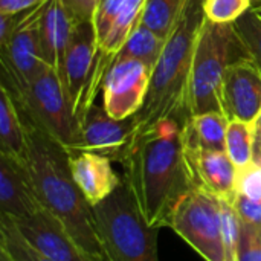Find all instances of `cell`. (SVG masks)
I'll return each instance as SVG.
<instances>
[{"label": "cell", "mask_w": 261, "mask_h": 261, "mask_svg": "<svg viewBox=\"0 0 261 261\" xmlns=\"http://www.w3.org/2000/svg\"><path fill=\"white\" fill-rule=\"evenodd\" d=\"M185 124L167 118L135 133L122 161L124 180L154 228L168 226L177 205L193 191L184 158Z\"/></svg>", "instance_id": "obj_1"}, {"label": "cell", "mask_w": 261, "mask_h": 261, "mask_svg": "<svg viewBox=\"0 0 261 261\" xmlns=\"http://www.w3.org/2000/svg\"><path fill=\"white\" fill-rule=\"evenodd\" d=\"M20 113L28 141L26 167L41 206L60 220L87 257L93 261H107L96 232L93 206L73 179L69 150L21 110Z\"/></svg>", "instance_id": "obj_2"}, {"label": "cell", "mask_w": 261, "mask_h": 261, "mask_svg": "<svg viewBox=\"0 0 261 261\" xmlns=\"http://www.w3.org/2000/svg\"><path fill=\"white\" fill-rule=\"evenodd\" d=\"M203 21V0H188L153 69L145 101L133 115L135 133L167 118H176L184 124L191 118L188 86L196 41Z\"/></svg>", "instance_id": "obj_3"}, {"label": "cell", "mask_w": 261, "mask_h": 261, "mask_svg": "<svg viewBox=\"0 0 261 261\" xmlns=\"http://www.w3.org/2000/svg\"><path fill=\"white\" fill-rule=\"evenodd\" d=\"M96 232L107 261H159L158 234L142 217L130 187L122 184L93 206Z\"/></svg>", "instance_id": "obj_4"}, {"label": "cell", "mask_w": 261, "mask_h": 261, "mask_svg": "<svg viewBox=\"0 0 261 261\" xmlns=\"http://www.w3.org/2000/svg\"><path fill=\"white\" fill-rule=\"evenodd\" d=\"M251 57L232 23H214L205 18L194 49L190 86L188 112L191 116L222 112L220 90L226 69Z\"/></svg>", "instance_id": "obj_5"}, {"label": "cell", "mask_w": 261, "mask_h": 261, "mask_svg": "<svg viewBox=\"0 0 261 261\" xmlns=\"http://www.w3.org/2000/svg\"><path fill=\"white\" fill-rule=\"evenodd\" d=\"M12 95V93H11ZM18 109L69 151L81 145V124L73 112L60 75L44 66L24 93L12 95Z\"/></svg>", "instance_id": "obj_6"}, {"label": "cell", "mask_w": 261, "mask_h": 261, "mask_svg": "<svg viewBox=\"0 0 261 261\" xmlns=\"http://www.w3.org/2000/svg\"><path fill=\"white\" fill-rule=\"evenodd\" d=\"M168 228L180 236L205 261H226L219 197L193 190L177 205Z\"/></svg>", "instance_id": "obj_7"}, {"label": "cell", "mask_w": 261, "mask_h": 261, "mask_svg": "<svg viewBox=\"0 0 261 261\" xmlns=\"http://www.w3.org/2000/svg\"><path fill=\"white\" fill-rule=\"evenodd\" d=\"M44 3L20 12L11 37L0 46L2 83L12 95L24 93L46 66L40 43V23Z\"/></svg>", "instance_id": "obj_8"}, {"label": "cell", "mask_w": 261, "mask_h": 261, "mask_svg": "<svg viewBox=\"0 0 261 261\" xmlns=\"http://www.w3.org/2000/svg\"><path fill=\"white\" fill-rule=\"evenodd\" d=\"M153 69L141 60L125 58L113 61L104 76L102 106L116 119H127L142 107Z\"/></svg>", "instance_id": "obj_9"}, {"label": "cell", "mask_w": 261, "mask_h": 261, "mask_svg": "<svg viewBox=\"0 0 261 261\" xmlns=\"http://www.w3.org/2000/svg\"><path fill=\"white\" fill-rule=\"evenodd\" d=\"M136 132V119H116L104 106H90L81 121V145L78 151H92L122 164Z\"/></svg>", "instance_id": "obj_10"}, {"label": "cell", "mask_w": 261, "mask_h": 261, "mask_svg": "<svg viewBox=\"0 0 261 261\" xmlns=\"http://www.w3.org/2000/svg\"><path fill=\"white\" fill-rule=\"evenodd\" d=\"M96 50L98 40L93 21H78L70 34L60 78L80 124L84 118V96Z\"/></svg>", "instance_id": "obj_11"}, {"label": "cell", "mask_w": 261, "mask_h": 261, "mask_svg": "<svg viewBox=\"0 0 261 261\" xmlns=\"http://www.w3.org/2000/svg\"><path fill=\"white\" fill-rule=\"evenodd\" d=\"M222 112L229 121L255 122L261 113V72L251 57L232 63L222 81Z\"/></svg>", "instance_id": "obj_12"}, {"label": "cell", "mask_w": 261, "mask_h": 261, "mask_svg": "<svg viewBox=\"0 0 261 261\" xmlns=\"http://www.w3.org/2000/svg\"><path fill=\"white\" fill-rule=\"evenodd\" d=\"M184 158L193 190L206 191L228 202L234 200L237 167L226 151L205 150L184 142Z\"/></svg>", "instance_id": "obj_13"}, {"label": "cell", "mask_w": 261, "mask_h": 261, "mask_svg": "<svg viewBox=\"0 0 261 261\" xmlns=\"http://www.w3.org/2000/svg\"><path fill=\"white\" fill-rule=\"evenodd\" d=\"M12 223L21 237L49 260L93 261L75 243L60 220L44 208L24 220H12Z\"/></svg>", "instance_id": "obj_14"}, {"label": "cell", "mask_w": 261, "mask_h": 261, "mask_svg": "<svg viewBox=\"0 0 261 261\" xmlns=\"http://www.w3.org/2000/svg\"><path fill=\"white\" fill-rule=\"evenodd\" d=\"M41 208L26 164L0 153V216L18 222Z\"/></svg>", "instance_id": "obj_15"}, {"label": "cell", "mask_w": 261, "mask_h": 261, "mask_svg": "<svg viewBox=\"0 0 261 261\" xmlns=\"http://www.w3.org/2000/svg\"><path fill=\"white\" fill-rule=\"evenodd\" d=\"M73 179L86 200L95 206L122 184L112 168V161L92 151H69Z\"/></svg>", "instance_id": "obj_16"}, {"label": "cell", "mask_w": 261, "mask_h": 261, "mask_svg": "<svg viewBox=\"0 0 261 261\" xmlns=\"http://www.w3.org/2000/svg\"><path fill=\"white\" fill-rule=\"evenodd\" d=\"M76 23L64 0H46L40 23L41 57L58 75H61L66 49Z\"/></svg>", "instance_id": "obj_17"}, {"label": "cell", "mask_w": 261, "mask_h": 261, "mask_svg": "<svg viewBox=\"0 0 261 261\" xmlns=\"http://www.w3.org/2000/svg\"><path fill=\"white\" fill-rule=\"evenodd\" d=\"M0 153L26 164L28 161V141L26 128L9 89L0 84Z\"/></svg>", "instance_id": "obj_18"}, {"label": "cell", "mask_w": 261, "mask_h": 261, "mask_svg": "<svg viewBox=\"0 0 261 261\" xmlns=\"http://www.w3.org/2000/svg\"><path fill=\"white\" fill-rule=\"evenodd\" d=\"M229 119L223 112H210L191 116L184 125V142L193 147L226 151Z\"/></svg>", "instance_id": "obj_19"}, {"label": "cell", "mask_w": 261, "mask_h": 261, "mask_svg": "<svg viewBox=\"0 0 261 261\" xmlns=\"http://www.w3.org/2000/svg\"><path fill=\"white\" fill-rule=\"evenodd\" d=\"M165 43H167L165 38L159 37L142 21H139L136 28L132 31V34L128 35V38L125 40L124 46L121 47V50L118 52L113 61L133 58V60H141L145 64H148L151 69H154Z\"/></svg>", "instance_id": "obj_20"}, {"label": "cell", "mask_w": 261, "mask_h": 261, "mask_svg": "<svg viewBox=\"0 0 261 261\" xmlns=\"http://www.w3.org/2000/svg\"><path fill=\"white\" fill-rule=\"evenodd\" d=\"M188 0H145L141 21L162 38H168Z\"/></svg>", "instance_id": "obj_21"}, {"label": "cell", "mask_w": 261, "mask_h": 261, "mask_svg": "<svg viewBox=\"0 0 261 261\" xmlns=\"http://www.w3.org/2000/svg\"><path fill=\"white\" fill-rule=\"evenodd\" d=\"M226 154L239 168L249 165L254 159V124L229 121L226 132Z\"/></svg>", "instance_id": "obj_22"}, {"label": "cell", "mask_w": 261, "mask_h": 261, "mask_svg": "<svg viewBox=\"0 0 261 261\" xmlns=\"http://www.w3.org/2000/svg\"><path fill=\"white\" fill-rule=\"evenodd\" d=\"M0 246H3L15 261H52L35 251L17 231L12 220L0 216Z\"/></svg>", "instance_id": "obj_23"}, {"label": "cell", "mask_w": 261, "mask_h": 261, "mask_svg": "<svg viewBox=\"0 0 261 261\" xmlns=\"http://www.w3.org/2000/svg\"><path fill=\"white\" fill-rule=\"evenodd\" d=\"M222 239L225 245L226 261H239V243L242 234V219L231 202L220 199Z\"/></svg>", "instance_id": "obj_24"}, {"label": "cell", "mask_w": 261, "mask_h": 261, "mask_svg": "<svg viewBox=\"0 0 261 261\" xmlns=\"http://www.w3.org/2000/svg\"><path fill=\"white\" fill-rule=\"evenodd\" d=\"M232 26L261 72V18L252 9H249L239 20H236Z\"/></svg>", "instance_id": "obj_25"}, {"label": "cell", "mask_w": 261, "mask_h": 261, "mask_svg": "<svg viewBox=\"0 0 261 261\" xmlns=\"http://www.w3.org/2000/svg\"><path fill=\"white\" fill-rule=\"evenodd\" d=\"M252 9V0H203L205 18L214 23H234Z\"/></svg>", "instance_id": "obj_26"}, {"label": "cell", "mask_w": 261, "mask_h": 261, "mask_svg": "<svg viewBox=\"0 0 261 261\" xmlns=\"http://www.w3.org/2000/svg\"><path fill=\"white\" fill-rule=\"evenodd\" d=\"M236 193L254 200L261 202V165L257 162H251L249 165L237 170V182Z\"/></svg>", "instance_id": "obj_27"}, {"label": "cell", "mask_w": 261, "mask_h": 261, "mask_svg": "<svg viewBox=\"0 0 261 261\" xmlns=\"http://www.w3.org/2000/svg\"><path fill=\"white\" fill-rule=\"evenodd\" d=\"M125 0H101L95 15H93V28L96 32V40H98V46L101 44V41L106 38V35L109 34L112 24L115 23L116 17L119 15L122 6H124Z\"/></svg>", "instance_id": "obj_28"}, {"label": "cell", "mask_w": 261, "mask_h": 261, "mask_svg": "<svg viewBox=\"0 0 261 261\" xmlns=\"http://www.w3.org/2000/svg\"><path fill=\"white\" fill-rule=\"evenodd\" d=\"M239 261H261V228L242 220Z\"/></svg>", "instance_id": "obj_29"}, {"label": "cell", "mask_w": 261, "mask_h": 261, "mask_svg": "<svg viewBox=\"0 0 261 261\" xmlns=\"http://www.w3.org/2000/svg\"><path fill=\"white\" fill-rule=\"evenodd\" d=\"M231 203L243 222L261 228V202H254L240 194H236Z\"/></svg>", "instance_id": "obj_30"}, {"label": "cell", "mask_w": 261, "mask_h": 261, "mask_svg": "<svg viewBox=\"0 0 261 261\" xmlns=\"http://www.w3.org/2000/svg\"><path fill=\"white\" fill-rule=\"evenodd\" d=\"M101 0H64L76 21H92Z\"/></svg>", "instance_id": "obj_31"}, {"label": "cell", "mask_w": 261, "mask_h": 261, "mask_svg": "<svg viewBox=\"0 0 261 261\" xmlns=\"http://www.w3.org/2000/svg\"><path fill=\"white\" fill-rule=\"evenodd\" d=\"M44 2L46 0H0V14H20Z\"/></svg>", "instance_id": "obj_32"}, {"label": "cell", "mask_w": 261, "mask_h": 261, "mask_svg": "<svg viewBox=\"0 0 261 261\" xmlns=\"http://www.w3.org/2000/svg\"><path fill=\"white\" fill-rule=\"evenodd\" d=\"M254 162L261 165V127H254Z\"/></svg>", "instance_id": "obj_33"}, {"label": "cell", "mask_w": 261, "mask_h": 261, "mask_svg": "<svg viewBox=\"0 0 261 261\" xmlns=\"http://www.w3.org/2000/svg\"><path fill=\"white\" fill-rule=\"evenodd\" d=\"M0 261H15V258L3 246H0Z\"/></svg>", "instance_id": "obj_34"}, {"label": "cell", "mask_w": 261, "mask_h": 261, "mask_svg": "<svg viewBox=\"0 0 261 261\" xmlns=\"http://www.w3.org/2000/svg\"><path fill=\"white\" fill-rule=\"evenodd\" d=\"M252 11L258 15L261 18V3H258V5H255V6H252Z\"/></svg>", "instance_id": "obj_35"}, {"label": "cell", "mask_w": 261, "mask_h": 261, "mask_svg": "<svg viewBox=\"0 0 261 261\" xmlns=\"http://www.w3.org/2000/svg\"><path fill=\"white\" fill-rule=\"evenodd\" d=\"M254 127H261V113H260V116L255 119V122H254Z\"/></svg>", "instance_id": "obj_36"}, {"label": "cell", "mask_w": 261, "mask_h": 261, "mask_svg": "<svg viewBox=\"0 0 261 261\" xmlns=\"http://www.w3.org/2000/svg\"><path fill=\"white\" fill-rule=\"evenodd\" d=\"M257 2H260V0H252V3H257Z\"/></svg>", "instance_id": "obj_37"}]
</instances>
